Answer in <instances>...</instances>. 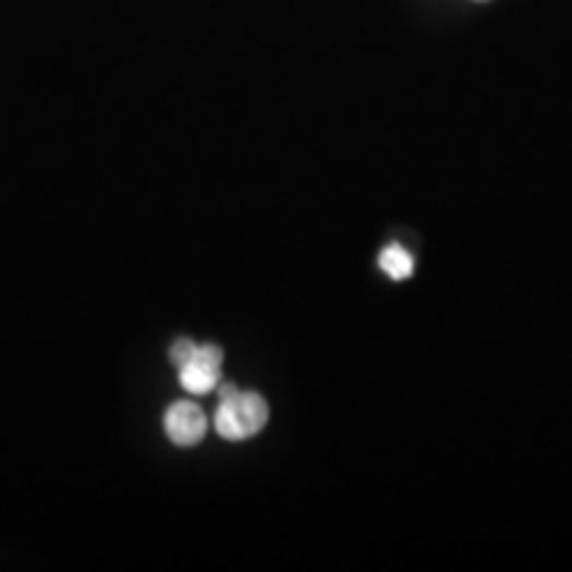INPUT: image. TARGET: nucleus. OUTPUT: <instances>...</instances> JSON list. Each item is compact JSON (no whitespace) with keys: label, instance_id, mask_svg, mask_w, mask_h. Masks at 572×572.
<instances>
[{"label":"nucleus","instance_id":"4","mask_svg":"<svg viewBox=\"0 0 572 572\" xmlns=\"http://www.w3.org/2000/svg\"><path fill=\"white\" fill-rule=\"evenodd\" d=\"M379 268L385 270L392 281H405L414 273V257L403 247H398V244H390V247L379 255Z\"/></svg>","mask_w":572,"mask_h":572},{"label":"nucleus","instance_id":"6","mask_svg":"<svg viewBox=\"0 0 572 572\" xmlns=\"http://www.w3.org/2000/svg\"><path fill=\"white\" fill-rule=\"evenodd\" d=\"M236 387H233V385H223V387H220V401H226V398H231V395H236Z\"/></svg>","mask_w":572,"mask_h":572},{"label":"nucleus","instance_id":"2","mask_svg":"<svg viewBox=\"0 0 572 572\" xmlns=\"http://www.w3.org/2000/svg\"><path fill=\"white\" fill-rule=\"evenodd\" d=\"M223 368V350L218 344H196L191 358L181 366V387L194 395H205L218 387Z\"/></svg>","mask_w":572,"mask_h":572},{"label":"nucleus","instance_id":"5","mask_svg":"<svg viewBox=\"0 0 572 572\" xmlns=\"http://www.w3.org/2000/svg\"><path fill=\"white\" fill-rule=\"evenodd\" d=\"M194 348H196V342H191V340H178V342L170 348V361L175 363L178 368H181L183 363H186V361L191 358V353H194Z\"/></svg>","mask_w":572,"mask_h":572},{"label":"nucleus","instance_id":"1","mask_svg":"<svg viewBox=\"0 0 572 572\" xmlns=\"http://www.w3.org/2000/svg\"><path fill=\"white\" fill-rule=\"evenodd\" d=\"M268 424V403L257 392H242L226 398L215 414V429L223 440H250Z\"/></svg>","mask_w":572,"mask_h":572},{"label":"nucleus","instance_id":"3","mask_svg":"<svg viewBox=\"0 0 572 572\" xmlns=\"http://www.w3.org/2000/svg\"><path fill=\"white\" fill-rule=\"evenodd\" d=\"M165 433H168L172 446L191 448L207 435V416L202 414L199 405L178 401L165 411Z\"/></svg>","mask_w":572,"mask_h":572}]
</instances>
